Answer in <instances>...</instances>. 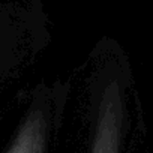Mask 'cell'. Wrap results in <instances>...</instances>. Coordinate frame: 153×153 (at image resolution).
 <instances>
[]
</instances>
